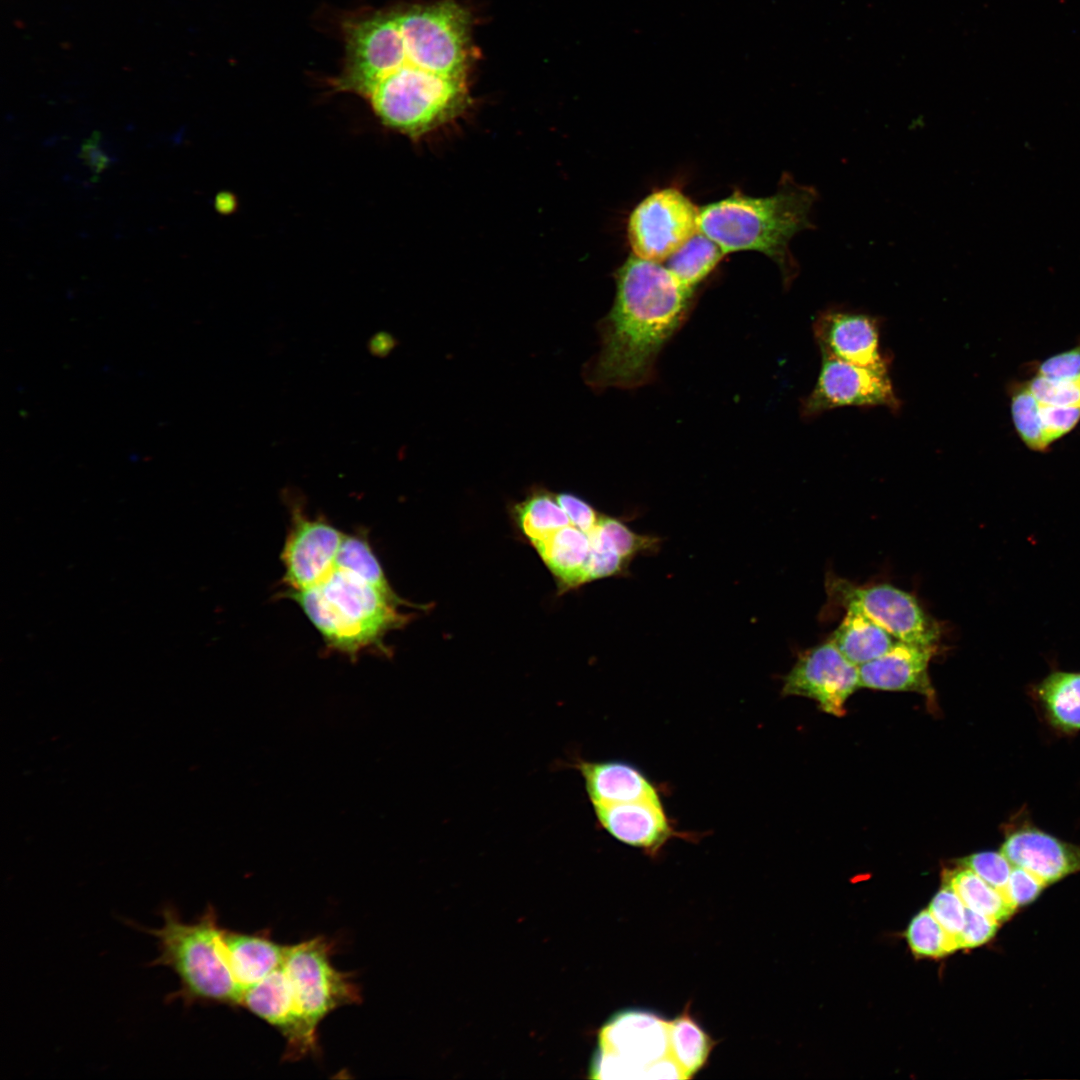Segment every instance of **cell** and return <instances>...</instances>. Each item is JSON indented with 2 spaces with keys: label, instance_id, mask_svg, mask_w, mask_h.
<instances>
[{
  "label": "cell",
  "instance_id": "obj_17",
  "mask_svg": "<svg viewBox=\"0 0 1080 1080\" xmlns=\"http://www.w3.org/2000/svg\"><path fill=\"white\" fill-rule=\"evenodd\" d=\"M937 648L897 640L885 654L858 667L860 687L912 691L933 700L928 668Z\"/></svg>",
  "mask_w": 1080,
  "mask_h": 1080
},
{
  "label": "cell",
  "instance_id": "obj_20",
  "mask_svg": "<svg viewBox=\"0 0 1080 1080\" xmlns=\"http://www.w3.org/2000/svg\"><path fill=\"white\" fill-rule=\"evenodd\" d=\"M223 941L232 973L242 991L260 982L285 959L288 946L267 936L223 929ZM243 994V993H242Z\"/></svg>",
  "mask_w": 1080,
  "mask_h": 1080
},
{
  "label": "cell",
  "instance_id": "obj_8",
  "mask_svg": "<svg viewBox=\"0 0 1080 1080\" xmlns=\"http://www.w3.org/2000/svg\"><path fill=\"white\" fill-rule=\"evenodd\" d=\"M825 588L829 599L845 610H856L890 633L896 640L936 645L941 636L937 622L911 593L891 584L859 586L828 575Z\"/></svg>",
  "mask_w": 1080,
  "mask_h": 1080
},
{
  "label": "cell",
  "instance_id": "obj_21",
  "mask_svg": "<svg viewBox=\"0 0 1080 1080\" xmlns=\"http://www.w3.org/2000/svg\"><path fill=\"white\" fill-rule=\"evenodd\" d=\"M592 531L585 532L570 522L534 545L563 590L584 584Z\"/></svg>",
  "mask_w": 1080,
  "mask_h": 1080
},
{
  "label": "cell",
  "instance_id": "obj_29",
  "mask_svg": "<svg viewBox=\"0 0 1080 1080\" xmlns=\"http://www.w3.org/2000/svg\"><path fill=\"white\" fill-rule=\"evenodd\" d=\"M905 937L917 957L941 958L958 950L953 938L928 909L919 912L911 920Z\"/></svg>",
  "mask_w": 1080,
  "mask_h": 1080
},
{
  "label": "cell",
  "instance_id": "obj_2",
  "mask_svg": "<svg viewBox=\"0 0 1080 1080\" xmlns=\"http://www.w3.org/2000/svg\"><path fill=\"white\" fill-rule=\"evenodd\" d=\"M612 308L600 320V350L583 371L594 390L633 389L655 375L656 359L688 316L695 290L659 262L631 255L615 272Z\"/></svg>",
  "mask_w": 1080,
  "mask_h": 1080
},
{
  "label": "cell",
  "instance_id": "obj_6",
  "mask_svg": "<svg viewBox=\"0 0 1080 1080\" xmlns=\"http://www.w3.org/2000/svg\"><path fill=\"white\" fill-rule=\"evenodd\" d=\"M669 1048L670 1023L650 1012H622L601 1030L592 1077L683 1078L679 1065L665 1058Z\"/></svg>",
  "mask_w": 1080,
  "mask_h": 1080
},
{
  "label": "cell",
  "instance_id": "obj_33",
  "mask_svg": "<svg viewBox=\"0 0 1080 1080\" xmlns=\"http://www.w3.org/2000/svg\"><path fill=\"white\" fill-rule=\"evenodd\" d=\"M959 866L970 869L999 891L1005 887L1013 869V865L1000 851L971 854L959 860Z\"/></svg>",
  "mask_w": 1080,
  "mask_h": 1080
},
{
  "label": "cell",
  "instance_id": "obj_16",
  "mask_svg": "<svg viewBox=\"0 0 1080 1080\" xmlns=\"http://www.w3.org/2000/svg\"><path fill=\"white\" fill-rule=\"evenodd\" d=\"M600 826L627 845L655 854L679 833L674 829L660 797L593 806Z\"/></svg>",
  "mask_w": 1080,
  "mask_h": 1080
},
{
  "label": "cell",
  "instance_id": "obj_15",
  "mask_svg": "<svg viewBox=\"0 0 1080 1080\" xmlns=\"http://www.w3.org/2000/svg\"><path fill=\"white\" fill-rule=\"evenodd\" d=\"M239 1006L283 1035L287 1042V1058L298 1059L318 1050L317 1034L307 1028L296 1010L283 963L260 982L245 989Z\"/></svg>",
  "mask_w": 1080,
  "mask_h": 1080
},
{
  "label": "cell",
  "instance_id": "obj_31",
  "mask_svg": "<svg viewBox=\"0 0 1080 1080\" xmlns=\"http://www.w3.org/2000/svg\"><path fill=\"white\" fill-rule=\"evenodd\" d=\"M928 910L953 938L959 949V939L965 926L966 907L953 888L944 883L931 900Z\"/></svg>",
  "mask_w": 1080,
  "mask_h": 1080
},
{
  "label": "cell",
  "instance_id": "obj_34",
  "mask_svg": "<svg viewBox=\"0 0 1080 1080\" xmlns=\"http://www.w3.org/2000/svg\"><path fill=\"white\" fill-rule=\"evenodd\" d=\"M1039 413L1045 439L1050 447L1080 422V406H1057L1039 402Z\"/></svg>",
  "mask_w": 1080,
  "mask_h": 1080
},
{
  "label": "cell",
  "instance_id": "obj_40",
  "mask_svg": "<svg viewBox=\"0 0 1080 1080\" xmlns=\"http://www.w3.org/2000/svg\"><path fill=\"white\" fill-rule=\"evenodd\" d=\"M395 345L394 338L386 332L375 334L368 342V350L377 357L386 356Z\"/></svg>",
  "mask_w": 1080,
  "mask_h": 1080
},
{
  "label": "cell",
  "instance_id": "obj_30",
  "mask_svg": "<svg viewBox=\"0 0 1080 1080\" xmlns=\"http://www.w3.org/2000/svg\"><path fill=\"white\" fill-rule=\"evenodd\" d=\"M596 534L605 546L629 562L640 552L650 550L657 542L656 538L636 534L620 520L605 515L601 516L596 526Z\"/></svg>",
  "mask_w": 1080,
  "mask_h": 1080
},
{
  "label": "cell",
  "instance_id": "obj_32",
  "mask_svg": "<svg viewBox=\"0 0 1080 1080\" xmlns=\"http://www.w3.org/2000/svg\"><path fill=\"white\" fill-rule=\"evenodd\" d=\"M1038 402L1057 406H1080V377L1049 379L1034 374L1026 381Z\"/></svg>",
  "mask_w": 1080,
  "mask_h": 1080
},
{
  "label": "cell",
  "instance_id": "obj_10",
  "mask_svg": "<svg viewBox=\"0 0 1080 1080\" xmlns=\"http://www.w3.org/2000/svg\"><path fill=\"white\" fill-rule=\"evenodd\" d=\"M885 406L900 409L889 374L822 356V365L811 393L802 400L801 416L811 419L842 407Z\"/></svg>",
  "mask_w": 1080,
  "mask_h": 1080
},
{
  "label": "cell",
  "instance_id": "obj_26",
  "mask_svg": "<svg viewBox=\"0 0 1080 1080\" xmlns=\"http://www.w3.org/2000/svg\"><path fill=\"white\" fill-rule=\"evenodd\" d=\"M1008 395L1013 426L1020 440L1029 450L1047 452L1050 446L1045 439L1039 402L1031 393L1026 381L1010 383Z\"/></svg>",
  "mask_w": 1080,
  "mask_h": 1080
},
{
  "label": "cell",
  "instance_id": "obj_1",
  "mask_svg": "<svg viewBox=\"0 0 1080 1080\" xmlns=\"http://www.w3.org/2000/svg\"><path fill=\"white\" fill-rule=\"evenodd\" d=\"M344 67L333 87L382 104L468 96L470 17L451 0L377 11L344 25Z\"/></svg>",
  "mask_w": 1080,
  "mask_h": 1080
},
{
  "label": "cell",
  "instance_id": "obj_11",
  "mask_svg": "<svg viewBox=\"0 0 1080 1080\" xmlns=\"http://www.w3.org/2000/svg\"><path fill=\"white\" fill-rule=\"evenodd\" d=\"M344 535L327 519L312 518L294 503L280 556L286 590L301 591L327 577L335 568Z\"/></svg>",
  "mask_w": 1080,
  "mask_h": 1080
},
{
  "label": "cell",
  "instance_id": "obj_23",
  "mask_svg": "<svg viewBox=\"0 0 1080 1080\" xmlns=\"http://www.w3.org/2000/svg\"><path fill=\"white\" fill-rule=\"evenodd\" d=\"M944 883L953 888L966 908L998 922L1011 918L1016 912L1001 892L968 868L959 866L943 873Z\"/></svg>",
  "mask_w": 1080,
  "mask_h": 1080
},
{
  "label": "cell",
  "instance_id": "obj_35",
  "mask_svg": "<svg viewBox=\"0 0 1080 1080\" xmlns=\"http://www.w3.org/2000/svg\"><path fill=\"white\" fill-rule=\"evenodd\" d=\"M1047 885L1027 870L1013 866L1005 887L1000 890L1005 900L1016 910L1034 902Z\"/></svg>",
  "mask_w": 1080,
  "mask_h": 1080
},
{
  "label": "cell",
  "instance_id": "obj_7",
  "mask_svg": "<svg viewBox=\"0 0 1080 1080\" xmlns=\"http://www.w3.org/2000/svg\"><path fill=\"white\" fill-rule=\"evenodd\" d=\"M331 952L328 940L318 936L288 946L283 962L296 1010L315 1034L332 1011L361 1000L360 988L350 974L332 965Z\"/></svg>",
  "mask_w": 1080,
  "mask_h": 1080
},
{
  "label": "cell",
  "instance_id": "obj_36",
  "mask_svg": "<svg viewBox=\"0 0 1080 1080\" xmlns=\"http://www.w3.org/2000/svg\"><path fill=\"white\" fill-rule=\"evenodd\" d=\"M1035 374L1049 379L1080 377V342L1066 351L1052 355L1035 367Z\"/></svg>",
  "mask_w": 1080,
  "mask_h": 1080
},
{
  "label": "cell",
  "instance_id": "obj_12",
  "mask_svg": "<svg viewBox=\"0 0 1080 1080\" xmlns=\"http://www.w3.org/2000/svg\"><path fill=\"white\" fill-rule=\"evenodd\" d=\"M858 688V666L828 639L799 655L784 677L782 694L813 699L824 712L843 716L847 699Z\"/></svg>",
  "mask_w": 1080,
  "mask_h": 1080
},
{
  "label": "cell",
  "instance_id": "obj_18",
  "mask_svg": "<svg viewBox=\"0 0 1080 1080\" xmlns=\"http://www.w3.org/2000/svg\"><path fill=\"white\" fill-rule=\"evenodd\" d=\"M593 806L660 797L654 783L637 767L619 760H577Z\"/></svg>",
  "mask_w": 1080,
  "mask_h": 1080
},
{
  "label": "cell",
  "instance_id": "obj_38",
  "mask_svg": "<svg viewBox=\"0 0 1080 1080\" xmlns=\"http://www.w3.org/2000/svg\"><path fill=\"white\" fill-rule=\"evenodd\" d=\"M555 496L573 525L585 532H591L597 526L602 514L589 503L570 493H559Z\"/></svg>",
  "mask_w": 1080,
  "mask_h": 1080
},
{
  "label": "cell",
  "instance_id": "obj_25",
  "mask_svg": "<svg viewBox=\"0 0 1080 1080\" xmlns=\"http://www.w3.org/2000/svg\"><path fill=\"white\" fill-rule=\"evenodd\" d=\"M515 513L522 534L533 546L570 524L569 517L557 502L555 494L544 489L534 490L524 501L517 504Z\"/></svg>",
  "mask_w": 1080,
  "mask_h": 1080
},
{
  "label": "cell",
  "instance_id": "obj_5",
  "mask_svg": "<svg viewBox=\"0 0 1080 1080\" xmlns=\"http://www.w3.org/2000/svg\"><path fill=\"white\" fill-rule=\"evenodd\" d=\"M161 914L159 929L142 930L158 940L159 955L150 966H166L179 978L180 988L167 1000H181L186 1006H239L243 991L232 973L215 910L209 906L192 923L184 922L173 906H165Z\"/></svg>",
  "mask_w": 1080,
  "mask_h": 1080
},
{
  "label": "cell",
  "instance_id": "obj_4",
  "mask_svg": "<svg viewBox=\"0 0 1080 1080\" xmlns=\"http://www.w3.org/2000/svg\"><path fill=\"white\" fill-rule=\"evenodd\" d=\"M321 635L326 648L356 659L365 651L384 655L387 634L401 628L409 617L399 611L408 605L362 577L335 567L316 585L301 591H284Z\"/></svg>",
  "mask_w": 1080,
  "mask_h": 1080
},
{
  "label": "cell",
  "instance_id": "obj_39",
  "mask_svg": "<svg viewBox=\"0 0 1080 1080\" xmlns=\"http://www.w3.org/2000/svg\"><path fill=\"white\" fill-rule=\"evenodd\" d=\"M100 133L94 131L81 145L79 157L87 164L94 175L102 172L110 163V158L99 148Z\"/></svg>",
  "mask_w": 1080,
  "mask_h": 1080
},
{
  "label": "cell",
  "instance_id": "obj_28",
  "mask_svg": "<svg viewBox=\"0 0 1080 1080\" xmlns=\"http://www.w3.org/2000/svg\"><path fill=\"white\" fill-rule=\"evenodd\" d=\"M335 567L362 577L388 594L397 595L366 536L345 534L336 556Z\"/></svg>",
  "mask_w": 1080,
  "mask_h": 1080
},
{
  "label": "cell",
  "instance_id": "obj_13",
  "mask_svg": "<svg viewBox=\"0 0 1080 1080\" xmlns=\"http://www.w3.org/2000/svg\"><path fill=\"white\" fill-rule=\"evenodd\" d=\"M813 332L822 356L888 373L889 359L880 349L878 318L830 307L817 314Z\"/></svg>",
  "mask_w": 1080,
  "mask_h": 1080
},
{
  "label": "cell",
  "instance_id": "obj_9",
  "mask_svg": "<svg viewBox=\"0 0 1080 1080\" xmlns=\"http://www.w3.org/2000/svg\"><path fill=\"white\" fill-rule=\"evenodd\" d=\"M700 208L682 191L650 193L631 212L627 235L633 255L662 262L699 232Z\"/></svg>",
  "mask_w": 1080,
  "mask_h": 1080
},
{
  "label": "cell",
  "instance_id": "obj_24",
  "mask_svg": "<svg viewBox=\"0 0 1080 1080\" xmlns=\"http://www.w3.org/2000/svg\"><path fill=\"white\" fill-rule=\"evenodd\" d=\"M724 255L717 243L699 231L666 260V267L684 287L695 290Z\"/></svg>",
  "mask_w": 1080,
  "mask_h": 1080
},
{
  "label": "cell",
  "instance_id": "obj_19",
  "mask_svg": "<svg viewBox=\"0 0 1080 1080\" xmlns=\"http://www.w3.org/2000/svg\"><path fill=\"white\" fill-rule=\"evenodd\" d=\"M1028 692L1054 732L1072 736L1080 731V672L1052 670Z\"/></svg>",
  "mask_w": 1080,
  "mask_h": 1080
},
{
  "label": "cell",
  "instance_id": "obj_14",
  "mask_svg": "<svg viewBox=\"0 0 1080 1080\" xmlns=\"http://www.w3.org/2000/svg\"><path fill=\"white\" fill-rule=\"evenodd\" d=\"M1000 852L1047 886L1080 872V845L1061 840L1036 827L1023 812L1005 829Z\"/></svg>",
  "mask_w": 1080,
  "mask_h": 1080
},
{
  "label": "cell",
  "instance_id": "obj_37",
  "mask_svg": "<svg viewBox=\"0 0 1080 1080\" xmlns=\"http://www.w3.org/2000/svg\"><path fill=\"white\" fill-rule=\"evenodd\" d=\"M1000 924L988 916L966 908L959 949L975 948L987 943L995 936Z\"/></svg>",
  "mask_w": 1080,
  "mask_h": 1080
},
{
  "label": "cell",
  "instance_id": "obj_3",
  "mask_svg": "<svg viewBox=\"0 0 1080 1080\" xmlns=\"http://www.w3.org/2000/svg\"><path fill=\"white\" fill-rule=\"evenodd\" d=\"M819 200L815 187L798 183L784 173L774 194L752 197L741 191L700 208L699 231L717 243L725 254L758 251L779 267L788 288L799 274V265L790 251L792 238L815 229L814 206Z\"/></svg>",
  "mask_w": 1080,
  "mask_h": 1080
},
{
  "label": "cell",
  "instance_id": "obj_22",
  "mask_svg": "<svg viewBox=\"0 0 1080 1080\" xmlns=\"http://www.w3.org/2000/svg\"><path fill=\"white\" fill-rule=\"evenodd\" d=\"M829 639L858 667L882 656L897 641L870 618L852 609L846 610Z\"/></svg>",
  "mask_w": 1080,
  "mask_h": 1080
},
{
  "label": "cell",
  "instance_id": "obj_27",
  "mask_svg": "<svg viewBox=\"0 0 1080 1080\" xmlns=\"http://www.w3.org/2000/svg\"><path fill=\"white\" fill-rule=\"evenodd\" d=\"M670 1043L685 1078L692 1077L705 1064L712 1048L710 1038L688 1014L670 1023Z\"/></svg>",
  "mask_w": 1080,
  "mask_h": 1080
}]
</instances>
